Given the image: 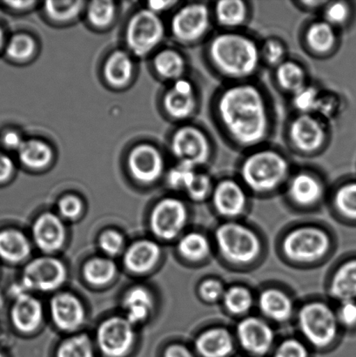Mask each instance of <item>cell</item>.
Returning <instances> with one entry per match:
<instances>
[{
    "instance_id": "cell-37",
    "label": "cell",
    "mask_w": 356,
    "mask_h": 357,
    "mask_svg": "<svg viewBox=\"0 0 356 357\" xmlns=\"http://www.w3.org/2000/svg\"><path fill=\"white\" fill-rule=\"evenodd\" d=\"M334 202L341 215L356 219V181L348 182L338 188Z\"/></svg>"
},
{
    "instance_id": "cell-36",
    "label": "cell",
    "mask_w": 356,
    "mask_h": 357,
    "mask_svg": "<svg viewBox=\"0 0 356 357\" xmlns=\"http://www.w3.org/2000/svg\"><path fill=\"white\" fill-rule=\"evenodd\" d=\"M116 267L113 261L107 259H93L87 262L84 268V275L87 281L94 285H104L113 279Z\"/></svg>"
},
{
    "instance_id": "cell-41",
    "label": "cell",
    "mask_w": 356,
    "mask_h": 357,
    "mask_svg": "<svg viewBox=\"0 0 356 357\" xmlns=\"http://www.w3.org/2000/svg\"><path fill=\"white\" fill-rule=\"evenodd\" d=\"M261 57L268 65L277 68L286 61L287 49L278 38H270L263 42L260 47Z\"/></svg>"
},
{
    "instance_id": "cell-12",
    "label": "cell",
    "mask_w": 356,
    "mask_h": 357,
    "mask_svg": "<svg viewBox=\"0 0 356 357\" xmlns=\"http://www.w3.org/2000/svg\"><path fill=\"white\" fill-rule=\"evenodd\" d=\"M186 206L180 199L167 198L156 205L152 213L153 232L163 239H173L183 230L187 222Z\"/></svg>"
},
{
    "instance_id": "cell-40",
    "label": "cell",
    "mask_w": 356,
    "mask_h": 357,
    "mask_svg": "<svg viewBox=\"0 0 356 357\" xmlns=\"http://www.w3.org/2000/svg\"><path fill=\"white\" fill-rule=\"evenodd\" d=\"M82 6V1H47L45 9L52 20L68 21L78 16Z\"/></svg>"
},
{
    "instance_id": "cell-33",
    "label": "cell",
    "mask_w": 356,
    "mask_h": 357,
    "mask_svg": "<svg viewBox=\"0 0 356 357\" xmlns=\"http://www.w3.org/2000/svg\"><path fill=\"white\" fill-rule=\"evenodd\" d=\"M157 72L163 78L178 80L183 79L186 69V62L183 56L173 50H166L160 52L155 59Z\"/></svg>"
},
{
    "instance_id": "cell-48",
    "label": "cell",
    "mask_w": 356,
    "mask_h": 357,
    "mask_svg": "<svg viewBox=\"0 0 356 357\" xmlns=\"http://www.w3.org/2000/svg\"><path fill=\"white\" fill-rule=\"evenodd\" d=\"M273 357H309V352L302 342L296 339H288L281 342Z\"/></svg>"
},
{
    "instance_id": "cell-53",
    "label": "cell",
    "mask_w": 356,
    "mask_h": 357,
    "mask_svg": "<svg viewBox=\"0 0 356 357\" xmlns=\"http://www.w3.org/2000/svg\"><path fill=\"white\" fill-rule=\"evenodd\" d=\"M2 142L7 149L15 150H19L24 143L20 135L15 132H6L3 136Z\"/></svg>"
},
{
    "instance_id": "cell-1",
    "label": "cell",
    "mask_w": 356,
    "mask_h": 357,
    "mask_svg": "<svg viewBox=\"0 0 356 357\" xmlns=\"http://www.w3.org/2000/svg\"><path fill=\"white\" fill-rule=\"evenodd\" d=\"M216 115L230 139L242 148L260 145L270 135V108L263 92L252 84L226 87L216 101Z\"/></svg>"
},
{
    "instance_id": "cell-3",
    "label": "cell",
    "mask_w": 356,
    "mask_h": 357,
    "mask_svg": "<svg viewBox=\"0 0 356 357\" xmlns=\"http://www.w3.org/2000/svg\"><path fill=\"white\" fill-rule=\"evenodd\" d=\"M291 166L281 153L259 149L247 155L240 166V177L246 187L257 192L274 191L287 180Z\"/></svg>"
},
{
    "instance_id": "cell-6",
    "label": "cell",
    "mask_w": 356,
    "mask_h": 357,
    "mask_svg": "<svg viewBox=\"0 0 356 357\" xmlns=\"http://www.w3.org/2000/svg\"><path fill=\"white\" fill-rule=\"evenodd\" d=\"M330 239L325 231L314 227L294 229L285 237L282 248L293 261L311 262L318 260L330 250Z\"/></svg>"
},
{
    "instance_id": "cell-31",
    "label": "cell",
    "mask_w": 356,
    "mask_h": 357,
    "mask_svg": "<svg viewBox=\"0 0 356 357\" xmlns=\"http://www.w3.org/2000/svg\"><path fill=\"white\" fill-rule=\"evenodd\" d=\"M132 75V61L127 54L117 51L108 58L105 66V76L114 86H123Z\"/></svg>"
},
{
    "instance_id": "cell-20",
    "label": "cell",
    "mask_w": 356,
    "mask_h": 357,
    "mask_svg": "<svg viewBox=\"0 0 356 357\" xmlns=\"http://www.w3.org/2000/svg\"><path fill=\"white\" fill-rule=\"evenodd\" d=\"M288 192L289 197L296 204L312 206L323 197V187L319 178L312 174L301 172L292 177Z\"/></svg>"
},
{
    "instance_id": "cell-43",
    "label": "cell",
    "mask_w": 356,
    "mask_h": 357,
    "mask_svg": "<svg viewBox=\"0 0 356 357\" xmlns=\"http://www.w3.org/2000/svg\"><path fill=\"white\" fill-rule=\"evenodd\" d=\"M115 8L113 2L94 1L88 8V19L94 26L103 27L114 19Z\"/></svg>"
},
{
    "instance_id": "cell-10",
    "label": "cell",
    "mask_w": 356,
    "mask_h": 357,
    "mask_svg": "<svg viewBox=\"0 0 356 357\" xmlns=\"http://www.w3.org/2000/svg\"><path fill=\"white\" fill-rule=\"evenodd\" d=\"M327 128L315 114H298L288 128L289 139L300 153L310 155L318 152L327 141Z\"/></svg>"
},
{
    "instance_id": "cell-32",
    "label": "cell",
    "mask_w": 356,
    "mask_h": 357,
    "mask_svg": "<svg viewBox=\"0 0 356 357\" xmlns=\"http://www.w3.org/2000/svg\"><path fill=\"white\" fill-rule=\"evenodd\" d=\"M17 152L21 162L31 169H42L47 166L52 158L50 146L37 139L24 142Z\"/></svg>"
},
{
    "instance_id": "cell-39",
    "label": "cell",
    "mask_w": 356,
    "mask_h": 357,
    "mask_svg": "<svg viewBox=\"0 0 356 357\" xmlns=\"http://www.w3.org/2000/svg\"><path fill=\"white\" fill-rule=\"evenodd\" d=\"M57 357H93L92 344L86 335H77L63 342Z\"/></svg>"
},
{
    "instance_id": "cell-52",
    "label": "cell",
    "mask_w": 356,
    "mask_h": 357,
    "mask_svg": "<svg viewBox=\"0 0 356 357\" xmlns=\"http://www.w3.org/2000/svg\"><path fill=\"white\" fill-rule=\"evenodd\" d=\"M336 108V100L332 96H320L318 108H317V114H320L322 116H330L334 113Z\"/></svg>"
},
{
    "instance_id": "cell-59",
    "label": "cell",
    "mask_w": 356,
    "mask_h": 357,
    "mask_svg": "<svg viewBox=\"0 0 356 357\" xmlns=\"http://www.w3.org/2000/svg\"><path fill=\"white\" fill-rule=\"evenodd\" d=\"M3 40V31L1 30V28H0V47H1Z\"/></svg>"
},
{
    "instance_id": "cell-18",
    "label": "cell",
    "mask_w": 356,
    "mask_h": 357,
    "mask_svg": "<svg viewBox=\"0 0 356 357\" xmlns=\"http://www.w3.org/2000/svg\"><path fill=\"white\" fill-rule=\"evenodd\" d=\"M52 317L59 328L72 331L83 323L84 309L82 303L70 294L56 296L51 303Z\"/></svg>"
},
{
    "instance_id": "cell-28",
    "label": "cell",
    "mask_w": 356,
    "mask_h": 357,
    "mask_svg": "<svg viewBox=\"0 0 356 357\" xmlns=\"http://www.w3.org/2000/svg\"><path fill=\"white\" fill-rule=\"evenodd\" d=\"M30 253V245L26 236L20 231H0V258L7 261L24 260Z\"/></svg>"
},
{
    "instance_id": "cell-58",
    "label": "cell",
    "mask_w": 356,
    "mask_h": 357,
    "mask_svg": "<svg viewBox=\"0 0 356 357\" xmlns=\"http://www.w3.org/2000/svg\"><path fill=\"white\" fill-rule=\"evenodd\" d=\"M8 5L12 6L14 8H26V7L33 5V1H14L7 3Z\"/></svg>"
},
{
    "instance_id": "cell-24",
    "label": "cell",
    "mask_w": 356,
    "mask_h": 357,
    "mask_svg": "<svg viewBox=\"0 0 356 357\" xmlns=\"http://www.w3.org/2000/svg\"><path fill=\"white\" fill-rule=\"evenodd\" d=\"M160 254L158 245L153 241H138L125 254V265L132 271L144 273L150 271L158 261Z\"/></svg>"
},
{
    "instance_id": "cell-50",
    "label": "cell",
    "mask_w": 356,
    "mask_h": 357,
    "mask_svg": "<svg viewBox=\"0 0 356 357\" xmlns=\"http://www.w3.org/2000/svg\"><path fill=\"white\" fill-rule=\"evenodd\" d=\"M338 321L347 327L356 325V301H345L341 303L336 314Z\"/></svg>"
},
{
    "instance_id": "cell-29",
    "label": "cell",
    "mask_w": 356,
    "mask_h": 357,
    "mask_svg": "<svg viewBox=\"0 0 356 357\" xmlns=\"http://www.w3.org/2000/svg\"><path fill=\"white\" fill-rule=\"evenodd\" d=\"M275 77L279 86L292 96L309 85L307 83V73L303 66L298 62L288 59L277 66Z\"/></svg>"
},
{
    "instance_id": "cell-51",
    "label": "cell",
    "mask_w": 356,
    "mask_h": 357,
    "mask_svg": "<svg viewBox=\"0 0 356 357\" xmlns=\"http://www.w3.org/2000/svg\"><path fill=\"white\" fill-rule=\"evenodd\" d=\"M59 208L61 215L68 217V218H75L82 212V203L75 196H65L59 202Z\"/></svg>"
},
{
    "instance_id": "cell-25",
    "label": "cell",
    "mask_w": 356,
    "mask_h": 357,
    "mask_svg": "<svg viewBox=\"0 0 356 357\" xmlns=\"http://www.w3.org/2000/svg\"><path fill=\"white\" fill-rule=\"evenodd\" d=\"M337 42L336 28L325 20L316 21L306 31V43L317 54H327L333 50Z\"/></svg>"
},
{
    "instance_id": "cell-30",
    "label": "cell",
    "mask_w": 356,
    "mask_h": 357,
    "mask_svg": "<svg viewBox=\"0 0 356 357\" xmlns=\"http://www.w3.org/2000/svg\"><path fill=\"white\" fill-rule=\"evenodd\" d=\"M152 307L151 295L145 289H132L125 297L124 307L127 312V319L131 324L145 320L151 311Z\"/></svg>"
},
{
    "instance_id": "cell-9",
    "label": "cell",
    "mask_w": 356,
    "mask_h": 357,
    "mask_svg": "<svg viewBox=\"0 0 356 357\" xmlns=\"http://www.w3.org/2000/svg\"><path fill=\"white\" fill-rule=\"evenodd\" d=\"M211 13L202 3H193L178 10L173 17L172 31L178 40L192 43L200 40L210 29Z\"/></svg>"
},
{
    "instance_id": "cell-38",
    "label": "cell",
    "mask_w": 356,
    "mask_h": 357,
    "mask_svg": "<svg viewBox=\"0 0 356 357\" xmlns=\"http://www.w3.org/2000/svg\"><path fill=\"white\" fill-rule=\"evenodd\" d=\"M322 93L315 86L307 85L293 94V106L299 114H316Z\"/></svg>"
},
{
    "instance_id": "cell-19",
    "label": "cell",
    "mask_w": 356,
    "mask_h": 357,
    "mask_svg": "<svg viewBox=\"0 0 356 357\" xmlns=\"http://www.w3.org/2000/svg\"><path fill=\"white\" fill-rule=\"evenodd\" d=\"M33 236L35 241L42 250L56 251L64 243V226L57 216L50 213H44L34 224Z\"/></svg>"
},
{
    "instance_id": "cell-2",
    "label": "cell",
    "mask_w": 356,
    "mask_h": 357,
    "mask_svg": "<svg viewBox=\"0 0 356 357\" xmlns=\"http://www.w3.org/2000/svg\"><path fill=\"white\" fill-rule=\"evenodd\" d=\"M208 56L219 73L238 82L254 75L261 61L260 45L249 36L233 31L212 38Z\"/></svg>"
},
{
    "instance_id": "cell-35",
    "label": "cell",
    "mask_w": 356,
    "mask_h": 357,
    "mask_svg": "<svg viewBox=\"0 0 356 357\" xmlns=\"http://www.w3.org/2000/svg\"><path fill=\"white\" fill-rule=\"evenodd\" d=\"M222 300L226 309L233 314L249 312L253 306L254 301L252 294L242 286H233L226 289Z\"/></svg>"
},
{
    "instance_id": "cell-26",
    "label": "cell",
    "mask_w": 356,
    "mask_h": 357,
    "mask_svg": "<svg viewBox=\"0 0 356 357\" xmlns=\"http://www.w3.org/2000/svg\"><path fill=\"white\" fill-rule=\"evenodd\" d=\"M330 294L341 303L356 300V260L345 262L337 269L330 283Z\"/></svg>"
},
{
    "instance_id": "cell-61",
    "label": "cell",
    "mask_w": 356,
    "mask_h": 357,
    "mask_svg": "<svg viewBox=\"0 0 356 357\" xmlns=\"http://www.w3.org/2000/svg\"><path fill=\"white\" fill-rule=\"evenodd\" d=\"M0 155H1V153H0Z\"/></svg>"
},
{
    "instance_id": "cell-42",
    "label": "cell",
    "mask_w": 356,
    "mask_h": 357,
    "mask_svg": "<svg viewBox=\"0 0 356 357\" xmlns=\"http://www.w3.org/2000/svg\"><path fill=\"white\" fill-rule=\"evenodd\" d=\"M350 17L351 8L346 2H330L324 7V20L334 28L344 26Z\"/></svg>"
},
{
    "instance_id": "cell-13",
    "label": "cell",
    "mask_w": 356,
    "mask_h": 357,
    "mask_svg": "<svg viewBox=\"0 0 356 357\" xmlns=\"http://www.w3.org/2000/svg\"><path fill=\"white\" fill-rule=\"evenodd\" d=\"M131 324L121 317L111 318L101 324L98 331V342L104 354L120 357L129 351L134 341Z\"/></svg>"
},
{
    "instance_id": "cell-54",
    "label": "cell",
    "mask_w": 356,
    "mask_h": 357,
    "mask_svg": "<svg viewBox=\"0 0 356 357\" xmlns=\"http://www.w3.org/2000/svg\"><path fill=\"white\" fill-rule=\"evenodd\" d=\"M13 164L12 160L6 155H0V182L8 180L12 176Z\"/></svg>"
},
{
    "instance_id": "cell-56",
    "label": "cell",
    "mask_w": 356,
    "mask_h": 357,
    "mask_svg": "<svg viewBox=\"0 0 356 357\" xmlns=\"http://www.w3.org/2000/svg\"><path fill=\"white\" fill-rule=\"evenodd\" d=\"M173 1H153L149 3L150 10L153 13H158L160 10L169 8L171 6L174 5Z\"/></svg>"
},
{
    "instance_id": "cell-49",
    "label": "cell",
    "mask_w": 356,
    "mask_h": 357,
    "mask_svg": "<svg viewBox=\"0 0 356 357\" xmlns=\"http://www.w3.org/2000/svg\"><path fill=\"white\" fill-rule=\"evenodd\" d=\"M100 244L107 254L115 255L120 253L123 247V238L116 231H107L100 236Z\"/></svg>"
},
{
    "instance_id": "cell-15",
    "label": "cell",
    "mask_w": 356,
    "mask_h": 357,
    "mask_svg": "<svg viewBox=\"0 0 356 357\" xmlns=\"http://www.w3.org/2000/svg\"><path fill=\"white\" fill-rule=\"evenodd\" d=\"M128 166L136 180L150 183L163 172L164 162L158 150L150 145H139L128 157Z\"/></svg>"
},
{
    "instance_id": "cell-44",
    "label": "cell",
    "mask_w": 356,
    "mask_h": 357,
    "mask_svg": "<svg viewBox=\"0 0 356 357\" xmlns=\"http://www.w3.org/2000/svg\"><path fill=\"white\" fill-rule=\"evenodd\" d=\"M214 188L211 177L207 174L197 171L186 191L194 201L201 202L212 195Z\"/></svg>"
},
{
    "instance_id": "cell-11",
    "label": "cell",
    "mask_w": 356,
    "mask_h": 357,
    "mask_svg": "<svg viewBox=\"0 0 356 357\" xmlns=\"http://www.w3.org/2000/svg\"><path fill=\"white\" fill-rule=\"evenodd\" d=\"M66 271L64 265L54 258H38L24 268L23 286L30 289L51 291L64 282Z\"/></svg>"
},
{
    "instance_id": "cell-17",
    "label": "cell",
    "mask_w": 356,
    "mask_h": 357,
    "mask_svg": "<svg viewBox=\"0 0 356 357\" xmlns=\"http://www.w3.org/2000/svg\"><path fill=\"white\" fill-rule=\"evenodd\" d=\"M164 103L171 116L178 120L190 117L197 106L193 84L184 79L176 80L172 89L167 93Z\"/></svg>"
},
{
    "instance_id": "cell-57",
    "label": "cell",
    "mask_w": 356,
    "mask_h": 357,
    "mask_svg": "<svg viewBox=\"0 0 356 357\" xmlns=\"http://www.w3.org/2000/svg\"><path fill=\"white\" fill-rule=\"evenodd\" d=\"M325 1H302L301 2L302 7H304L307 10H315L319 8L320 6L327 5Z\"/></svg>"
},
{
    "instance_id": "cell-47",
    "label": "cell",
    "mask_w": 356,
    "mask_h": 357,
    "mask_svg": "<svg viewBox=\"0 0 356 357\" xmlns=\"http://www.w3.org/2000/svg\"><path fill=\"white\" fill-rule=\"evenodd\" d=\"M201 298L208 303H215L224 296L226 290L222 283L218 280L208 279L200 286Z\"/></svg>"
},
{
    "instance_id": "cell-21",
    "label": "cell",
    "mask_w": 356,
    "mask_h": 357,
    "mask_svg": "<svg viewBox=\"0 0 356 357\" xmlns=\"http://www.w3.org/2000/svg\"><path fill=\"white\" fill-rule=\"evenodd\" d=\"M42 319V307L34 297L22 292L17 294V299L12 310L14 326L24 333L33 331Z\"/></svg>"
},
{
    "instance_id": "cell-60",
    "label": "cell",
    "mask_w": 356,
    "mask_h": 357,
    "mask_svg": "<svg viewBox=\"0 0 356 357\" xmlns=\"http://www.w3.org/2000/svg\"><path fill=\"white\" fill-rule=\"evenodd\" d=\"M0 357H3V356L1 354V352H0Z\"/></svg>"
},
{
    "instance_id": "cell-45",
    "label": "cell",
    "mask_w": 356,
    "mask_h": 357,
    "mask_svg": "<svg viewBox=\"0 0 356 357\" xmlns=\"http://www.w3.org/2000/svg\"><path fill=\"white\" fill-rule=\"evenodd\" d=\"M35 42L30 36L24 34L16 35L7 45V54L14 59H26L33 54Z\"/></svg>"
},
{
    "instance_id": "cell-14",
    "label": "cell",
    "mask_w": 356,
    "mask_h": 357,
    "mask_svg": "<svg viewBox=\"0 0 356 357\" xmlns=\"http://www.w3.org/2000/svg\"><path fill=\"white\" fill-rule=\"evenodd\" d=\"M237 338L242 347L250 354H267L273 345L274 332L263 320L257 317H247L236 328Z\"/></svg>"
},
{
    "instance_id": "cell-55",
    "label": "cell",
    "mask_w": 356,
    "mask_h": 357,
    "mask_svg": "<svg viewBox=\"0 0 356 357\" xmlns=\"http://www.w3.org/2000/svg\"><path fill=\"white\" fill-rule=\"evenodd\" d=\"M164 357H195L189 349L184 346L173 345L167 349Z\"/></svg>"
},
{
    "instance_id": "cell-23",
    "label": "cell",
    "mask_w": 356,
    "mask_h": 357,
    "mask_svg": "<svg viewBox=\"0 0 356 357\" xmlns=\"http://www.w3.org/2000/svg\"><path fill=\"white\" fill-rule=\"evenodd\" d=\"M259 307L265 316L275 321H288L294 309L291 299L277 289H268L261 294Z\"/></svg>"
},
{
    "instance_id": "cell-34",
    "label": "cell",
    "mask_w": 356,
    "mask_h": 357,
    "mask_svg": "<svg viewBox=\"0 0 356 357\" xmlns=\"http://www.w3.org/2000/svg\"><path fill=\"white\" fill-rule=\"evenodd\" d=\"M179 251L188 260L201 261L210 253V244L203 234L190 233L180 240Z\"/></svg>"
},
{
    "instance_id": "cell-16",
    "label": "cell",
    "mask_w": 356,
    "mask_h": 357,
    "mask_svg": "<svg viewBox=\"0 0 356 357\" xmlns=\"http://www.w3.org/2000/svg\"><path fill=\"white\" fill-rule=\"evenodd\" d=\"M212 204L219 215H240L245 209L247 195L242 185L233 180H223L214 188Z\"/></svg>"
},
{
    "instance_id": "cell-7",
    "label": "cell",
    "mask_w": 356,
    "mask_h": 357,
    "mask_svg": "<svg viewBox=\"0 0 356 357\" xmlns=\"http://www.w3.org/2000/svg\"><path fill=\"white\" fill-rule=\"evenodd\" d=\"M164 37V26L157 13L143 10L135 14L128 24L127 42L137 56H144L160 43Z\"/></svg>"
},
{
    "instance_id": "cell-4",
    "label": "cell",
    "mask_w": 356,
    "mask_h": 357,
    "mask_svg": "<svg viewBox=\"0 0 356 357\" xmlns=\"http://www.w3.org/2000/svg\"><path fill=\"white\" fill-rule=\"evenodd\" d=\"M219 253L232 264H249L259 257L261 245L254 231L237 222L222 224L216 230Z\"/></svg>"
},
{
    "instance_id": "cell-46",
    "label": "cell",
    "mask_w": 356,
    "mask_h": 357,
    "mask_svg": "<svg viewBox=\"0 0 356 357\" xmlns=\"http://www.w3.org/2000/svg\"><path fill=\"white\" fill-rule=\"evenodd\" d=\"M196 173L197 169L195 167L187 165V164L179 163V165L170 171L169 184L173 188L186 190Z\"/></svg>"
},
{
    "instance_id": "cell-27",
    "label": "cell",
    "mask_w": 356,
    "mask_h": 357,
    "mask_svg": "<svg viewBox=\"0 0 356 357\" xmlns=\"http://www.w3.org/2000/svg\"><path fill=\"white\" fill-rule=\"evenodd\" d=\"M249 10L240 0H222L215 3V17L219 26L235 29L246 23Z\"/></svg>"
},
{
    "instance_id": "cell-8",
    "label": "cell",
    "mask_w": 356,
    "mask_h": 357,
    "mask_svg": "<svg viewBox=\"0 0 356 357\" xmlns=\"http://www.w3.org/2000/svg\"><path fill=\"white\" fill-rule=\"evenodd\" d=\"M173 155L180 163L198 169L210 160L211 144L207 135L200 128L187 126L174 134L172 141Z\"/></svg>"
},
{
    "instance_id": "cell-5",
    "label": "cell",
    "mask_w": 356,
    "mask_h": 357,
    "mask_svg": "<svg viewBox=\"0 0 356 357\" xmlns=\"http://www.w3.org/2000/svg\"><path fill=\"white\" fill-rule=\"evenodd\" d=\"M336 314L327 304L313 302L302 307L298 325L303 337L316 348H326L332 344L338 332Z\"/></svg>"
},
{
    "instance_id": "cell-22",
    "label": "cell",
    "mask_w": 356,
    "mask_h": 357,
    "mask_svg": "<svg viewBox=\"0 0 356 357\" xmlns=\"http://www.w3.org/2000/svg\"><path fill=\"white\" fill-rule=\"evenodd\" d=\"M195 346L201 356L226 357L233 351V340L229 331L212 328L199 335Z\"/></svg>"
}]
</instances>
